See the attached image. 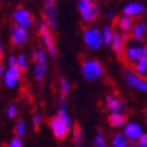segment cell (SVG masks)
<instances>
[{"mask_svg": "<svg viewBox=\"0 0 147 147\" xmlns=\"http://www.w3.org/2000/svg\"><path fill=\"white\" fill-rule=\"evenodd\" d=\"M16 61H18V65H19V68L24 71L27 69L28 67V61H27V57L25 54H19V56H16Z\"/></svg>", "mask_w": 147, "mask_h": 147, "instance_id": "cell-29", "label": "cell"}, {"mask_svg": "<svg viewBox=\"0 0 147 147\" xmlns=\"http://www.w3.org/2000/svg\"><path fill=\"white\" fill-rule=\"evenodd\" d=\"M26 134V125L22 120H19L15 125V137L16 138H24Z\"/></svg>", "mask_w": 147, "mask_h": 147, "instance_id": "cell-27", "label": "cell"}, {"mask_svg": "<svg viewBox=\"0 0 147 147\" xmlns=\"http://www.w3.org/2000/svg\"><path fill=\"white\" fill-rule=\"evenodd\" d=\"M124 136L128 140H138L142 136V128L137 123H128L124 127Z\"/></svg>", "mask_w": 147, "mask_h": 147, "instance_id": "cell-15", "label": "cell"}, {"mask_svg": "<svg viewBox=\"0 0 147 147\" xmlns=\"http://www.w3.org/2000/svg\"><path fill=\"white\" fill-rule=\"evenodd\" d=\"M11 40L15 47H22L28 41V30L20 26H13L11 30Z\"/></svg>", "mask_w": 147, "mask_h": 147, "instance_id": "cell-9", "label": "cell"}, {"mask_svg": "<svg viewBox=\"0 0 147 147\" xmlns=\"http://www.w3.org/2000/svg\"><path fill=\"white\" fill-rule=\"evenodd\" d=\"M48 69V61H41V62H36L34 67V77L35 80L40 82L45 78L46 72Z\"/></svg>", "mask_w": 147, "mask_h": 147, "instance_id": "cell-19", "label": "cell"}, {"mask_svg": "<svg viewBox=\"0 0 147 147\" xmlns=\"http://www.w3.org/2000/svg\"><path fill=\"white\" fill-rule=\"evenodd\" d=\"M146 12H147V9H146L145 5L139 1H130L123 7V14L131 16L133 19L137 16L144 15Z\"/></svg>", "mask_w": 147, "mask_h": 147, "instance_id": "cell-11", "label": "cell"}, {"mask_svg": "<svg viewBox=\"0 0 147 147\" xmlns=\"http://www.w3.org/2000/svg\"><path fill=\"white\" fill-rule=\"evenodd\" d=\"M60 92H61V99L64 100L65 97L70 92V83L65 77H62L60 81Z\"/></svg>", "mask_w": 147, "mask_h": 147, "instance_id": "cell-26", "label": "cell"}, {"mask_svg": "<svg viewBox=\"0 0 147 147\" xmlns=\"http://www.w3.org/2000/svg\"><path fill=\"white\" fill-rule=\"evenodd\" d=\"M32 57H33L34 63H36V62H41V61H47V53H46V50H45L43 48H41V47H36V48L33 50Z\"/></svg>", "mask_w": 147, "mask_h": 147, "instance_id": "cell-25", "label": "cell"}, {"mask_svg": "<svg viewBox=\"0 0 147 147\" xmlns=\"http://www.w3.org/2000/svg\"><path fill=\"white\" fill-rule=\"evenodd\" d=\"M83 41L85 46L92 51L100 49L103 46L102 32L96 27H88L83 30Z\"/></svg>", "mask_w": 147, "mask_h": 147, "instance_id": "cell-3", "label": "cell"}, {"mask_svg": "<svg viewBox=\"0 0 147 147\" xmlns=\"http://www.w3.org/2000/svg\"><path fill=\"white\" fill-rule=\"evenodd\" d=\"M113 29L111 26H105L102 30V39H103V43L107 47L111 46L112 42V36H113Z\"/></svg>", "mask_w": 147, "mask_h": 147, "instance_id": "cell-22", "label": "cell"}, {"mask_svg": "<svg viewBox=\"0 0 147 147\" xmlns=\"http://www.w3.org/2000/svg\"><path fill=\"white\" fill-rule=\"evenodd\" d=\"M115 15H116L115 11H112V9H107V11H106V18H107V19L112 20L113 18H115Z\"/></svg>", "mask_w": 147, "mask_h": 147, "instance_id": "cell-35", "label": "cell"}, {"mask_svg": "<svg viewBox=\"0 0 147 147\" xmlns=\"http://www.w3.org/2000/svg\"><path fill=\"white\" fill-rule=\"evenodd\" d=\"M39 34L43 41V45L47 48L48 54L50 56H55V55H56V45H55L51 30L45 20H41L39 22Z\"/></svg>", "mask_w": 147, "mask_h": 147, "instance_id": "cell-4", "label": "cell"}, {"mask_svg": "<svg viewBox=\"0 0 147 147\" xmlns=\"http://www.w3.org/2000/svg\"><path fill=\"white\" fill-rule=\"evenodd\" d=\"M125 80L131 88L137 89L139 91H142V92H147V80L138 76L133 71L127 70L125 72Z\"/></svg>", "mask_w": 147, "mask_h": 147, "instance_id": "cell-8", "label": "cell"}, {"mask_svg": "<svg viewBox=\"0 0 147 147\" xmlns=\"http://www.w3.org/2000/svg\"><path fill=\"white\" fill-rule=\"evenodd\" d=\"M77 9L85 22H94L99 16V6L89 0H78Z\"/></svg>", "mask_w": 147, "mask_h": 147, "instance_id": "cell-2", "label": "cell"}, {"mask_svg": "<svg viewBox=\"0 0 147 147\" xmlns=\"http://www.w3.org/2000/svg\"><path fill=\"white\" fill-rule=\"evenodd\" d=\"M82 75L88 81H97L104 75L103 65L95 59L85 60L81 67Z\"/></svg>", "mask_w": 147, "mask_h": 147, "instance_id": "cell-1", "label": "cell"}, {"mask_svg": "<svg viewBox=\"0 0 147 147\" xmlns=\"http://www.w3.org/2000/svg\"><path fill=\"white\" fill-rule=\"evenodd\" d=\"M94 147H106V142H105V138H104V133L98 130L95 141H94Z\"/></svg>", "mask_w": 147, "mask_h": 147, "instance_id": "cell-28", "label": "cell"}, {"mask_svg": "<svg viewBox=\"0 0 147 147\" xmlns=\"http://www.w3.org/2000/svg\"><path fill=\"white\" fill-rule=\"evenodd\" d=\"M49 126L51 128V132L55 136V138L59 140H64L68 136L69 128L67 127V125L59 118V117H53L49 121Z\"/></svg>", "mask_w": 147, "mask_h": 147, "instance_id": "cell-7", "label": "cell"}, {"mask_svg": "<svg viewBox=\"0 0 147 147\" xmlns=\"http://www.w3.org/2000/svg\"><path fill=\"white\" fill-rule=\"evenodd\" d=\"M0 4H1V0H0Z\"/></svg>", "mask_w": 147, "mask_h": 147, "instance_id": "cell-40", "label": "cell"}, {"mask_svg": "<svg viewBox=\"0 0 147 147\" xmlns=\"http://www.w3.org/2000/svg\"><path fill=\"white\" fill-rule=\"evenodd\" d=\"M5 72H6L5 67H4L3 64H0V76H4V75H5Z\"/></svg>", "mask_w": 147, "mask_h": 147, "instance_id": "cell-36", "label": "cell"}, {"mask_svg": "<svg viewBox=\"0 0 147 147\" xmlns=\"http://www.w3.org/2000/svg\"><path fill=\"white\" fill-rule=\"evenodd\" d=\"M43 15L49 28L56 29L59 25L56 0H43Z\"/></svg>", "mask_w": 147, "mask_h": 147, "instance_id": "cell-5", "label": "cell"}, {"mask_svg": "<svg viewBox=\"0 0 147 147\" xmlns=\"http://www.w3.org/2000/svg\"><path fill=\"white\" fill-rule=\"evenodd\" d=\"M105 106L111 113H123L125 111V104L118 97L109 95L105 100Z\"/></svg>", "mask_w": 147, "mask_h": 147, "instance_id": "cell-14", "label": "cell"}, {"mask_svg": "<svg viewBox=\"0 0 147 147\" xmlns=\"http://www.w3.org/2000/svg\"><path fill=\"white\" fill-rule=\"evenodd\" d=\"M124 36L123 34H120L119 32H113V36H112V42H111V47L115 51V54L119 59H121L124 56Z\"/></svg>", "mask_w": 147, "mask_h": 147, "instance_id": "cell-16", "label": "cell"}, {"mask_svg": "<svg viewBox=\"0 0 147 147\" xmlns=\"http://www.w3.org/2000/svg\"><path fill=\"white\" fill-rule=\"evenodd\" d=\"M57 117L67 125V127L70 130V127H71V119H70V116L67 111V104H65V100H62V104L60 106V110H59V112H57Z\"/></svg>", "mask_w": 147, "mask_h": 147, "instance_id": "cell-21", "label": "cell"}, {"mask_svg": "<svg viewBox=\"0 0 147 147\" xmlns=\"http://www.w3.org/2000/svg\"><path fill=\"white\" fill-rule=\"evenodd\" d=\"M8 65H9V68H12V67H15V65H18L16 56H14V55H12V56H9V57H8Z\"/></svg>", "mask_w": 147, "mask_h": 147, "instance_id": "cell-34", "label": "cell"}, {"mask_svg": "<svg viewBox=\"0 0 147 147\" xmlns=\"http://www.w3.org/2000/svg\"><path fill=\"white\" fill-rule=\"evenodd\" d=\"M139 147H147V133H142V136L138 139Z\"/></svg>", "mask_w": 147, "mask_h": 147, "instance_id": "cell-33", "label": "cell"}, {"mask_svg": "<svg viewBox=\"0 0 147 147\" xmlns=\"http://www.w3.org/2000/svg\"><path fill=\"white\" fill-rule=\"evenodd\" d=\"M0 54H1V43H0Z\"/></svg>", "mask_w": 147, "mask_h": 147, "instance_id": "cell-37", "label": "cell"}, {"mask_svg": "<svg viewBox=\"0 0 147 147\" xmlns=\"http://www.w3.org/2000/svg\"><path fill=\"white\" fill-rule=\"evenodd\" d=\"M133 25H134V19H133V18H131V16L125 15V14L120 15V16L118 18V20H117V26H118V28H119L121 32H124V33L131 32Z\"/></svg>", "mask_w": 147, "mask_h": 147, "instance_id": "cell-18", "label": "cell"}, {"mask_svg": "<svg viewBox=\"0 0 147 147\" xmlns=\"http://www.w3.org/2000/svg\"><path fill=\"white\" fill-rule=\"evenodd\" d=\"M134 74H137L140 77L147 76V46H145V51L142 57L134 64Z\"/></svg>", "mask_w": 147, "mask_h": 147, "instance_id": "cell-17", "label": "cell"}, {"mask_svg": "<svg viewBox=\"0 0 147 147\" xmlns=\"http://www.w3.org/2000/svg\"><path fill=\"white\" fill-rule=\"evenodd\" d=\"M127 121V116L124 113H111L107 118V123L111 127H119L125 125Z\"/></svg>", "mask_w": 147, "mask_h": 147, "instance_id": "cell-20", "label": "cell"}, {"mask_svg": "<svg viewBox=\"0 0 147 147\" xmlns=\"http://www.w3.org/2000/svg\"><path fill=\"white\" fill-rule=\"evenodd\" d=\"M15 116H16V107H15V105L11 104L7 107V117L8 118H15Z\"/></svg>", "mask_w": 147, "mask_h": 147, "instance_id": "cell-31", "label": "cell"}, {"mask_svg": "<svg viewBox=\"0 0 147 147\" xmlns=\"http://www.w3.org/2000/svg\"><path fill=\"white\" fill-rule=\"evenodd\" d=\"M89 1H94V0H89Z\"/></svg>", "mask_w": 147, "mask_h": 147, "instance_id": "cell-39", "label": "cell"}, {"mask_svg": "<svg viewBox=\"0 0 147 147\" xmlns=\"http://www.w3.org/2000/svg\"><path fill=\"white\" fill-rule=\"evenodd\" d=\"M131 38L137 43L142 42L147 38V21L140 20L133 25L131 29Z\"/></svg>", "mask_w": 147, "mask_h": 147, "instance_id": "cell-12", "label": "cell"}, {"mask_svg": "<svg viewBox=\"0 0 147 147\" xmlns=\"http://www.w3.org/2000/svg\"><path fill=\"white\" fill-rule=\"evenodd\" d=\"M74 142H75L76 147H84V137H83V132L81 130L80 125H75L74 128Z\"/></svg>", "mask_w": 147, "mask_h": 147, "instance_id": "cell-24", "label": "cell"}, {"mask_svg": "<svg viewBox=\"0 0 147 147\" xmlns=\"http://www.w3.org/2000/svg\"><path fill=\"white\" fill-rule=\"evenodd\" d=\"M12 19L15 22V25L24 27L26 29L30 28L34 25V16L30 13V11H28L25 7H18L16 9H14L13 14H12Z\"/></svg>", "mask_w": 147, "mask_h": 147, "instance_id": "cell-6", "label": "cell"}, {"mask_svg": "<svg viewBox=\"0 0 147 147\" xmlns=\"http://www.w3.org/2000/svg\"><path fill=\"white\" fill-rule=\"evenodd\" d=\"M145 46H141L139 43L128 45L124 50V56L128 62H138L144 55Z\"/></svg>", "mask_w": 147, "mask_h": 147, "instance_id": "cell-10", "label": "cell"}, {"mask_svg": "<svg viewBox=\"0 0 147 147\" xmlns=\"http://www.w3.org/2000/svg\"><path fill=\"white\" fill-rule=\"evenodd\" d=\"M111 146L112 147H128V141L126 140L125 136L121 133H116L112 137L111 140Z\"/></svg>", "mask_w": 147, "mask_h": 147, "instance_id": "cell-23", "label": "cell"}, {"mask_svg": "<svg viewBox=\"0 0 147 147\" xmlns=\"http://www.w3.org/2000/svg\"><path fill=\"white\" fill-rule=\"evenodd\" d=\"M22 70L19 68V65H15L9 68L4 75V81L6 86L8 88H14L18 83V80H21L22 77Z\"/></svg>", "mask_w": 147, "mask_h": 147, "instance_id": "cell-13", "label": "cell"}, {"mask_svg": "<svg viewBox=\"0 0 147 147\" xmlns=\"http://www.w3.org/2000/svg\"><path fill=\"white\" fill-rule=\"evenodd\" d=\"M8 147H22V141H21V139H20V138H16V137L13 138L12 141L9 142Z\"/></svg>", "mask_w": 147, "mask_h": 147, "instance_id": "cell-32", "label": "cell"}, {"mask_svg": "<svg viewBox=\"0 0 147 147\" xmlns=\"http://www.w3.org/2000/svg\"><path fill=\"white\" fill-rule=\"evenodd\" d=\"M32 123H33V126H34L35 132H38V131L40 130V125H41V117H40L39 113H34L33 119H32Z\"/></svg>", "mask_w": 147, "mask_h": 147, "instance_id": "cell-30", "label": "cell"}, {"mask_svg": "<svg viewBox=\"0 0 147 147\" xmlns=\"http://www.w3.org/2000/svg\"><path fill=\"white\" fill-rule=\"evenodd\" d=\"M146 121H147V113H146Z\"/></svg>", "mask_w": 147, "mask_h": 147, "instance_id": "cell-38", "label": "cell"}]
</instances>
